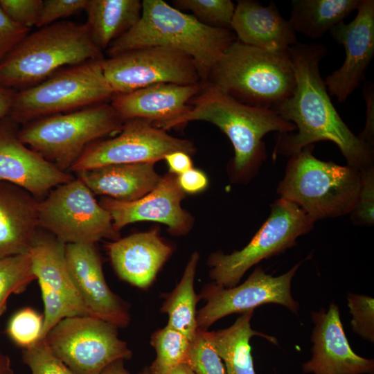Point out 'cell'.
Here are the masks:
<instances>
[{
    "mask_svg": "<svg viewBox=\"0 0 374 374\" xmlns=\"http://www.w3.org/2000/svg\"><path fill=\"white\" fill-rule=\"evenodd\" d=\"M294 71L293 94L276 106L283 119L296 127L292 132L278 133L273 152L292 157L319 141L334 143L347 166L362 171L374 166L373 147L355 135L337 112L319 71V62L327 55L321 44H301L289 49Z\"/></svg>",
    "mask_w": 374,
    "mask_h": 374,
    "instance_id": "1",
    "label": "cell"
},
{
    "mask_svg": "<svg viewBox=\"0 0 374 374\" xmlns=\"http://www.w3.org/2000/svg\"><path fill=\"white\" fill-rule=\"evenodd\" d=\"M141 2L139 20L110 44L106 49L109 57L147 47L176 49L194 60L202 82H206L213 68L235 41L231 30L207 26L162 0Z\"/></svg>",
    "mask_w": 374,
    "mask_h": 374,
    "instance_id": "2",
    "label": "cell"
},
{
    "mask_svg": "<svg viewBox=\"0 0 374 374\" xmlns=\"http://www.w3.org/2000/svg\"><path fill=\"white\" fill-rule=\"evenodd\" d=\"M190 109L169 129L193 121L218 127L231 141L235 152L232 169L238 179L254 176L267 159L263 137L269 132H292L295 125L276 111L244 104L209 83L189 103Z\"/></svg>",
    "mask_w": 374,
    "mask_h": 374,
    "instance_id": "3",
    "label": "cell"
},
{
    "mask_svg": "<svg viewBox=\"0 0 374 374\" xmlns=\"http://www.w3.org/2000/svg\"><path fill=\"white\" fill-rule=\"evenodd\" d=\"M103 59L86 24L55 22L28 34L0 62V86H35L59 70Z\"/></svg>",
    "mask_w": 374,
    "mask_h": 374,
    "instance_id": "4",
    "label": "cell"
},
{
    "mask_svg": "<svg viewBox=\"0 0 374 374\" xmlns=\"http://www.w3.org/2000/svg\"><path fill=\"white\" fill-rule=\"evenodd\" d=\"M289 49L270 51L235 40L213 68L206 82L244 104L274 110L295 89Z\"/></svg>",
    "mask_w": 374,
    "mask_h": 374,
    "instance_id": "5",
    "label": "cell"
},
{
    "mask_svg": "<svg viewBox=\"0 0 374 374\" xmlns=\"http://www.w3.org/2000/svg\"><path fill=\"white\" fill-rule=\"evenodd\" d=\"M310 145L290 157L277 194L298 206L314 222L350 214L361 188L360 171L319 160Z\"/></svg>",
    "mask_w": 374,
    "mask_h": 374,
    "instance_id": "6",
    "label": "cell"
},
{
    "mask_svg": "<svg viewBox=\"0 0 374 374\" xmlns=\"http://www.w3.org/2000/svg\"><path fill=\"white\" fill-rule=\"evenodd\" d=\"M123 123L111 105L101 103L30 121L17 137L59 169L68 172L90 144L120 132Z\"/></svg>",
    "mask_w": 374,
    "mask_h": 374,
    "instance_id": "7",
    "label": "cell"
},
{
    "mask_svg": "<svg viewBox=\"0 0 374 374\" xmlns=\"http://www.w3.org/2000/svg\"><path fill=\"white\" fill-rule=\"evenodd\" d=\"M103 59L63 68L38 84L15 93L12 118L29 123L112 98L114 93L103 73Z\"/></svg>",
    "mask_w": 374,
    "mask_h": 374,
    "instance_id": "8",
    "label": "cell"
},
{
    "mask_svg": "<svg viewBox=\"0 0 374 374\" xmlns=\"http://www.w3.org/2000/svg\"><path fill=\"white\" fill-rule=\"evenodd\" d=\"M270 206L268 218L242 249L229 254L219 251L209 256V276L213 283L224 287L237 285L249 269L293 247L300 236L314 227V222L285 199L279 197Z\"/></svg>",
    "mask_w": 374,
    "mask_h": 374,
    "instance_id": "9",
    "label": "cell"
},
{
    "mask_svg": "<svg viewBox=\"0 0 374 374\" xmlns=\"http://www.w3.org/2000/svg\"><path fill=\"white\" fill-rule=\"evenodd\" d=\"M38 225L65 244H95L103 238H120L109 212L78 177L54 188L39 201Z\"/></svg>",
    "mask_w": 374,
    "mask_h": 374,
    "instance_id": "10",
    "label": "cell"
},
{
    "mask_svg": "<svg viewBox=\"0 0 374 374\" xmlns=\"http://www.w3.org/2000/svg\"><path fill=\"white\" fill-rule=\"evenodd\" d=\"M118 328L90 315L74 316L58 322L42 340L75 374H100L110 364L132 356Z\"/></svg>",
    "mask_w": 374,
    "mask_h": 374,
    "instance_id": "11",
    "label": "cell"
},
{
    "mask_svg": "<svg viewBox=\"0 0 374 374\" xmlns=\"http://www.w3.org/2000/svg\"><path fill=\"white\" fill-rule=\"evenodd\" d=\"M105 77L114 94H123L159 83H204L194 60L178 50L152 46L103 59Z\"/></svg>",
    "mask_w": 374,
    "mask_h": 374,
    "instance_id": "12",
    "label": "cell"
},
{
    "mask_svg": "<svg viewBox=\"0 0 374 374\" xmlns=\"http://www.w3.org/2000/svg\"><path fill=\"white\" fill-rule=\"evenodd\" d=\"M194 150L188 140L172 136L145 120L130 119L124 122L117 136L90 144L69 172L77 173L112 164L155 163L175 151L190 154Z\"/></svg>",
    "mask_w": 374,
    "mask_h": 374,
    "instance_id": "13",
    "label": "cell"
},
{
    "mask_svg": "<svg viewBox=\"0 0 374 374\" xmlns=\"http://www.w3.org/2000/svg\"><path fill=\"white\" fill-rule=\"evenodd\" d=\"M303 260L278 276L268 274L258 266L239 285L224 287L215 283L206 285L199 299L206 304L197 312L198 328L207 329L220 319L233 313H244L268 303L283 305L298 314L299 303L291 292V283Z\"/></svg>",
    "mask_w": 374,
    "mask_h": 374,
    "instance_id": "14",
    "label": "cell"
},
{
    "mask_svg": "<svg viewBox=\"0 0 374 374\" xmlns=\"http://www.w3.org/2000/svg\"><path fill=\"white\" fill-rule=\"evenodd\" d=\"M65 246L52 234L37 231L28 251L44 305L40 340L63 319L89 315L69 273Z\"/></svg>",
    "mask_w": 374,
    "mask_h": 374,
    "instance_id": "15",
    "label": "cell"
},
{
    "mask_svg": "<svg viewBox=\"0 0 374 374\" xmlns=\"http://www.w3.org/2000/svg\"><path fill=\"white\" fill-rule=\"evenodd\" d=\"M357 15L350 23L340 22L330 31L345 49L342 65L324 82L328 93L343 103L365 78L374 55V1L360 0Z\"/></svg>",
    "mask_w": 374,
    "mask_h": 374,
    "instance_id": "16",
    "label": "cell"
},
{
    "mask_svg": "<svg viewBox=\"0 0 374 374\" xmlns=\"http://www.w3.org/2000/svg\"><path fill=\"white\" fill-rule=\"evenodd\" d=\"M67 267L88 314L118 328L130 321L125 302L114 294L105 280L99 253L93 244H67Z\"/></svg>",
    "mask_w": 374,
    "mask_h": 374,
    "instance_id": "17",
    "label": "cell"
},
{
    "mask_svg": "<svg viewBox=\"0 0 374 374\" xmlns=\"http://www.w3.org/2000/svg\"><path fill=\"white\" fill-rule=\"evenodd\" d=\"M314 324L311 358L302 370L312 374H373L374 360L356 354L346 336L339 307L333 302L311 312Z\"/></svg>",
    "mask_w": 374,
    "mask_h": 374,
    "instance_id": "18",
    "label": "cell"
},
{
    "mask_svg": "<svg viewBox=\"0 0 374 374\" xmlns=\"http://www.w3.org/2000/svg\"><path fill=\"white\" fill-rule=\"evenodd\" d=\"M184 197L177 175L168 172L151 192L137 200L121 202L105 197L100 204L109 212L118 231L133 222L153 221L167 225L175 235H184L192 225L190 215L181 206Z\"/></svg>",
    "mask_w": 374,
    "mask_h": 374,
    "instance_id": "19",
    "label": "cell"
},
{
    "mask_svg": "<svg viewBox=\"0 0 374 374\" xmlns=\"http://www.w3.org/2000/svg\"><path fill=\"white\" fill-rule=\"evenodd\" d=\"M203 84H155L130 93L114 94L110 105L123 122L143 119L166 131L188 112L190 101L200 92Z\"/></svg>",
    "mask_w": 374,
    "mask_h": 374,
    "instance_id": "20",
    "label": "cell"
},
{
    "mask_svg": "<svg viewBox=\"0 0 374 374\" xmlns=\"http://www.w3.org/2000/svg\"><path fill=\"white\" fill-rule=\"evenodd\" d=\"M73 179L69 172L28 148L17 136L0 130V181L21 188L41 200L54 188Z\"/></svg>",
    "mask_w": 374,
    "mask_h": 374,
    "instance_id": "21",
    "label": "cell"
},
{
    "mask_svg": "<svg viewBox=\"0 0 374 374\" xmlns=\"http://www.w3.org/2000/svg\"><path fill=\"white\" fill-rule=\"evenodd\" d=\"M106 247L118 276L141 289L150 286L172 253L155 229L113 240Z\"/></svg>",
    "mask_w": 374,
    "mask_h": 374,
    "instance_id": "22",
    "label": "cell"
},
{
    "mask_svg": "<svg viewBox=\"0 0 374 374\" xmlns=\"http://www.w3.org/2000/svg\"><path fill=\"white\" fill-rule=\"evenodd\" d=\"M231 27L238 41L263 50L286 51L298 43L290 21L273 1L263 6L256 1L239 0Z\"/></svg>",
    "mask_w": 374,
    "mask_h": 374,
    "instance_id": "23",
    "label": "cell"
},
{
    "mask_svg": "<svg viewBox=\"0 0 374 374\" xmlns=\"http://www.w3.org/2000/svg\"><path fill=\"white\" fill-rule=\"evenodd\" d=\"M38 200L0 181V258L28 253L38 231Z\"/></svg>",
    "mask_w": 374,
    "mask_h": 374,
    "instance_id": "24",
    "label": "cell"
},
{
    "mask_svg": "<svg viewBox=\"0 0 374 374\" xmlns=\"http://www.w3.org/2000/svg\"><path fill=\"white\" fill-rule=\"evenodd\" d=\"M77 175L93 194L121 202L143 197L161 179L154 170V163L150 162L107 165Z\"/></svg>",
    "mask_w": 374,
    "mask_h": 374,
    "instance_id": "25",
    "label": "cell"
},
{
    "mask_svg": "<svg viewBox=\"0 0 374 374\" xmlns=\"http://www.w3.org/2000/svg\"><path fill=\"white\" fill-rule=\"evenodd\" d=\"M253 312L251 310L242 313L225 329L205 331L208 341L224 362L226 374H256L249 344L253 336H260L272 344H278L275 337L251 328Z\"/></svg>",
    "mask_w": 374,
    "mask_h": 374,
    "instance_id": "26",
    "label": "cell"
},
{
    "mask_svg": "<svg viewBox=\"0 0 374 374\" xmlns=\"http://www.w3.org/2000/svg\"><path fill=\"white\" fill-rule=\"evenodd\" d=\"M141 10L139 0H88L86 24L93 42L101 51L107 49L137 23Z\"/></svg>",
    "mask_w": 374,
    "mask_h": 374,
    "instance_id": "27",
    "label": "cell"
},
{
    "mask_svg": "<svg viewBox=\"0 0 374 374\" xmlns=\"http://www.w3.org/2000/svg\"><path fill=\"white\" fill-rule=\"evenodd\" d=\"M360 0H294L290 21L294 31L314 39L344 21Z\"/></svg>",
    "mask_w": 374,
    "mask_h": 374,
    "instance_id": "28",
    "label": "cell"
},
{
    "mask_svg": "<svg viewBox=\"0 0 374 374\" xmlns=\"http://www.w3.org/2000/svg\"><path fill=\"white\" fill-rule=\"evenodd\" d=\"M199 259L197 252L191 255L179 283L171 292L165 295L161 308V311L168 316L167 325L180 332L190 341L198 330L196 305L199 296L195 292L194 280Z\"/></svg>",
    "mask_w": 374,
    "mask_h": 374,
    "instance_id": "29",
    "label": "cell"
},
{
    "mask_svg": "<svg viewBox=\"0 0 374 374\" xmlns=\"http://www.w3.org/2000/svg\"><path fill=\"white\" fill-rule=\"evenodd\" d=\"M150 344L155 349L156 358L149 368L152 374H166L186 358L190 341L172 327L166 326L154 332Z\"/></svg>",
    "mask_w": 374,
    "mask_h": 374,
    "instance_id": "30",
    "label": "cell"
},
{
    "mask_svg": "<svg viewBox=\"0 0 374 374\" xmlns=\"http://www.w3.org/2000/svg\"><path fill=\"white\" fill-rule=\"evenodd\" d=\"M35 280L28 252L0 258V317L8 298L24 292Z\"/></svg>",
    "mask_w": 374,
    "mask_h": 374,
    "instance_id": "31",
    "label": "cell"
},
{
    "mask_svg": "<svg viewBox=\"0 0 374 374\" xmlns=\"http://www.w3.org/2000/svg\"><path fill=\"white\" fill-rule=\"evenodd\" d=\"M174 4L192 12L195 18L207 26L231 29L235 6L230 0H176Z\"/></svg>",
    "mask_w": 374,
    "mask_h": 374,
    "instance_id": "32",
    "label": "cell"
},
{
    "mask_svg": "<svg viewBox=\"0 0 374 374\" xmlns=\"http://www.w3.org/2000/svg\"><path fill=\"white\" fill-rule=\"evenodd\" d=\"M43 326V314L31 308H24L10 317L6 332L16 345L26 349L40 341Z\"/></svg>",
    "mask_w": 374,
    "mask_h": 374,
    "instance_id": "33",
    "label": "cell"
},
{
    "mask_svg": "<svg viewBox=\"0 0 374 374\" xmlns=\"http://www.w3.org/2000/svg\"><path fill=\"white\" fill-rule=\"evenodd\" d=\"M205 331L198 328L184 362L195 374H226L222 360L208 341Z\"/></svg>",
    "mask_w": 374,
    "mask_h": 374,
    "instance_id": "34",
    "label": "cell"
},
{
    "mask_svg": "<svg viewBox=\"0 0 374 374\" xmlns=\"http://www.w3.org/2000/svg\"><path fill=\"white\" fill-rule=\"evenodd\" d=\"M22 357L31 374H75L53 353L44 340L24 349Z\"/></svg>",
    "mask_w": 374,
    "mask_h": 374,
    "instance_id": "35",
    "label": "cell"
},
{
    "mask_svg": "<svg viewBox=\"0 0 374 374\" xmlns=\"http://www.w3.org/2000/svg\"><path fill=\"white\" fill-rule=\"evenodd\" d=\"M348 307L352 315L350 325L353 332L362 339L374 342V299L362 294L348 293Z\"/></svg>",
    "mask_w": 374,
    "mask_h": 374,
    "instance_id": "36",
    "label": "cell"
},
{
    "mask_svg": "<svg viewBox=\"0 0 374 374\" xmlns=\"http://www.w3.org/2000/svg\"><path fill=\"white\" fill-rule=\"evenodd\" d=\"M361 172V188L357 202L350 213L351 221L357 226H373L374 224V166Z\"/></svg>",
    "mask_w": 374,
    "mask_h": 374,
    "instance_id": "37",
    "label": "cell"
},
{
    "mask_svg": "<svg viewBox=\"0 0 374 374\" xmlns=\"http://www.w3.org/2000/svg\"><path fill=\"white\" fill-rule=\"evenodd\" d=\"M44 1L0 0V6L7 16L28 29L37 25Z\"/></svg>",
    "mask_w": 374,
    "mask_h": 374,
    "instance_id": "38",
    "label": "cell"
},
{
    "mask_svg": "<svg viewBox=\"0 0 374 374\" xmlns=\"http://www.w3.org/2000/svg\"><path fill=\"white\" fill-rule=\"evenodd\" d=\"M88 0H46L44 1L41 13L36 26L42 28L57 19L77 14L87 6Z\"/></svg>",
    "mask_w": 374,
    "mask_h": 374,
    "instance_id": "39",
    "label": "cell"
},
{
    "mask_svg": "<svg viewBox=\"0 0 374 374\" xmlns=\"http://www.w3.org/2000/svg\"><path fill=\"white\" fill-rule=\"evenodd\" d=\"M29 30L10 19L0 6V62L28 34Z\"/></svg>",
    "mask_w": 374,
    "mask_h": 374,
    "instance_id": "40",
    "label": "cell"
},
{
    "mask_svg": "<svg viewBox=\"0 0 374 374\" xmlns=\"http://www.w3.org/2000/svg\"><path fill=\"white\" fill-rule=\"evenodd\" d=\"M363 95L366 103V123L363 131L357 135L364 142L373 147L374 141V91L373 83L365 84Z\"/></svg>",
    "mask_w": 374,
    "mask_h": 374,
    "instance_id": "41",
    "label": "cell"
},
{
    "mask_svg": "<svg viewBox=\"0 0 374 374\" xmlns=\"http://www.w3.org/2000/svg\"><path fill=\"white\" fill-rule=\"evenodd\" d=\"M177 181L185 193L202 192L207 187L208 183L206 174L193 168L178 175Z\"/></svg>",
    "mask_w": 374,
    "mask_h": 374,
    "instance_id": "42",
    "label": "cell"
},
{
    "mask_svg": "<svg viewBox=\"0 0 374 374\" xmlns=\"http://www.w3.org/2000/svg\"><path fill=\"white\" fill-rule=\"evenodd\" d=\"M170 172L179 175L193 168V161L189 154L183 151H175L164 157Z\"/></svg>",
    "mask_w": 374,
    "mask_h": 374,
    "instance_id": "43",
    "label": "cell"
},
{
    "mask_svg": "<svg viewBox=\"0 0 374 374\" xmlns=\"http://www.w3.org/2000/svg\"><path fill=\"white\" fill-rule=\"evenodd\" d=\"M14 96L9 89L0 86V119L11 113Z\"/></svg>",
    "mask_w": 374,
    "mask_h": 374,
    "instance_id": "44",
    "label": "cell"
},
{
    "mask_svg": "<svg viewBox=\"0 0 374 374\" xmlns=\"http://www.w3.org/2000/svg\"><path fill=\"white\" fill-rule=\"evenodd\" d=\"M100 374H130L125 368L123 360H117L107 366Z\"/></svg>",
    "mask_w": 374,
    "mask_h": 374,
    "instance_id": "45",
    "label": "cell"
},
{
    "mask_svg": "<svg viewBox=\"0 0 374 374\" xmlns=\"http://www.w3.org/2000/svg\"><path fill=\"white\" fill-rule=\"evenodd\" d=\"M0 374H14L10 357L0 348Z\"/></svg>",
    "mask_w": 374,
    "mask_h": 374,
    "instance_id": "46",
    "label": "cell"
},
{
    "mask_svg": "<svg viewBox=\"0 0 374 374\" xmlns=\"http://www.w3.org/2000/svg\"><path fill=\"white\" fill-rule=\"evenodd\" d=\"M166 374H195V373L186 363L184 362L173 367Z\"/></svg>",
    "mask_w": 374,
    "mask_h": 374,
    "instance_id": "47",
    "label": "cell"
},
{
    "mask_svg": "<svg viewBox=\"0 0 374 374\" xmlns=\"http://www.w3.org/2000/svg\"><path fill=\"white\" fill-rule=\"evenodd\" d=\"M141 374H152V373L150 371L149 368H145L141 373Z\"/></svg>",
    "mask_w": 374,
    "mask_h": 374,
    "instance_id": "48",
    "label": "cell"
}]
</instances>
